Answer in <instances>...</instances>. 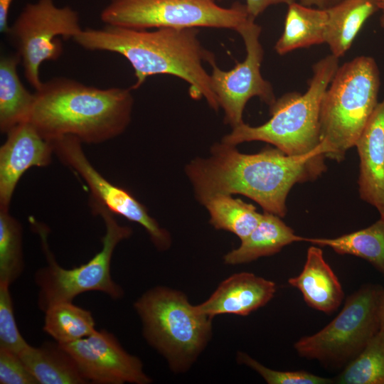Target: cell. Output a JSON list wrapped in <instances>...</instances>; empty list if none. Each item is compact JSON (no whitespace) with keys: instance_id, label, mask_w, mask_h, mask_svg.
<instances>
[{"instance_id":"83f0119b","label":"cell","mask_w":384,"mask_h":384,"mask_svg":"<svg viewBox=\"0 0 384 384\" xmlns=\"http://www.w3.org/2000/svg\"><path fill=\"white\" fill-rule=\"evenodd\" d=\"M9 286L0 283V348L19 355L29 344L18 329Z\"/></svg>"},{"instance_id":"d4e9b609","label":"cell","mask_w":384,"mask_h":384,"mask_svg":"<svg viewBox=\"0 0 384 384\" xmlns=\"http://www.w3.org/2000/svg\"><path fill=\"white\" fill-rule=\"evenodd\" d=\"M44 313L43 331L59 344L74 342L96 330L91 312L73 302L55 304Z\"/></svg>"},{"instance_id":"8fae6325","label":"cell","mask_w":384,"mask_h":384,"mask_svg":"<svg viewBox=\"0 0 384 384\" xmlns=\"http://www.w3.org/2000/svg\"><path fill=\"white\" fill-rule=\"evenodd\" d=\"M242 37L246 57L228 71L210 64L212 90L219 107L224 112V122L232 128L244 123L242 114L247 101L257 97L269 107L277 100L271 83L262 75L260 67L264 50L260 42L261 27L250 19L236 31Z\"/></svg>"},{"instance_id":"ac0fdd59","label":"cell","mask_w":384,"mask_h":384,"mask_svg":"<svg viewBox=\"0 0 384 384\" xmlns=\"http://www.w3.org/2000/svg\"><path fill=\"white\" fill-rule=\"evenodd\" d=\"M305 238L297 235L281 218L264 211L255 228L241 240L240 245L224 255L227 265L250 262L260 257L279 252L284 247Z\"/></svg>"},{"instance_id":"8992f818","label":"cell","mask_w":384,"mask_h":384,"mask_svg":"<svg viewBox=\"0 0 384 384\" xmlns=\"http://www.w3.org/2000/svg\"><path fill=\"white\" fill-rule=\"evenodd\" d=\"M148 343L175 373L187 371L208 345L212 320L181 291L157 286L134 304Z\"/></svg>"},{"instance_id":"4dcf8cb0","label":"cell","mask_w":384,"mask_h":384,"mask_svg":"<svg viewBox=\"0 0 384 384\" xmlns=\"http://www.w3.org/2000/svg\"><path fill=\"white\" fill-rule=\"evenodd\" d=\"M246 8L250 16L255 19L266 9L272 5L284 4L287 6L295 2V0H245Z\"/></svg>"},{"instance_id":"6da1fadb","label":"cell","mask_w":384,"mask_h":384,"mask_svg":"<svg viewBox=\"0 0 384 384\" xmlns=\"http://www.w3.org/2000/svg\"><path fill=\"white\" fill-rule=\"evenodd\" d=\"M324 149L291 156L276 147H266L247 154L221 142L211 146L208 157L192 159L185 171L201 204L215 194H241L264 211L283 218L292 188L316 180L326 169Z\"/></svg>"},{"instance_id":"1f68e13d","label":"cell","mask_w":384,"mask_h":384,"mask_svg":"<svg viewBox=\"0 0 384 384\" xmlns=\"http://www.w3.org/2000/svg\"><path fill=\"white\" fill-rule=\"evenodd\" d=\"M13 0H0V32L6 34L9 26L8 16Z\"/></svg>"},{"instance_id":"7c38bea8","label":"cell","mask_w":384,"mask_h":384,"mask_svg":"<svg viewBox=\"0 0 384 384\" xmlns=\"http://www.w3.org/2000/svg\"><path fill=\"white\" fill-rule=\"evenodd\" d=\"M51 142L54 154L59 160L87 184L90 192L89 200L103 206L113 214L141 225L159 250L169 249L171 242L169 232L159 225L146 208L128 191L112 184L97 171L87 158L79 139L65 135Z\"/></svg>"},{"instance_id":"e0dca14e","label":"cell","mask_w":384,"mask_h":384,"mask_svg":"<svg viewBox=\"0 0 384 384\" xmlns=\"http://www.w3.org/2000/svg\"><path fill=\"white\" fill-rule=\"evenodd\" d=\"M288 282L301 292L309 306L328 314L338 309L344 297L338 277L316 245L308 248L300 274L289 278Z\"/></svg>"},{"instance_id":"ba28073f","label":"cell","mask_w":384,"mask_h":384,"mask_svg":"<svg viewBox=\"0 0 384 384\" xmlns=\"http://www.w3.org/2000/svg\"><path fill=\"white\" fill-rule=\"evenodd\" d=\"M383 289L378 284H365L348 297L330 323L294 343L299 356L316 360L329 368H343L380 331L378 305Z\"/></svg>"},{"instance_id":"d6a6232c","label":"cell","mask_w":384,"mask_h":384,"mask_svg":"<svg viewBox=\"0 0 384 384\" xmlns=\"http://www.w3.org/2000/svg\"><path fill=\"white\" fill-rule=\"evenodd\" d=\"M342 0H300V3L307 6L320 9H327Z\"/></svg>"},{"instance_id":"484cf974","label":"cell","mask_w":384,"mask_h":384,"mask_svg":"<svg viewBox=\"0 0 384 384\" xmlns=\"http://www.w3.org/2000/svg\"><path fill=\"white\" fill-rule=\"evenodd\" d=\"M333 380L339 384H384V331L380 330Z\"/></svg>"},{"instance_id":"4316f807","label":"cell","mask_w":384,"mask_h":384,"mask_svg":"<svg viewBox=\"0 0 384 384\" xmlns=\"http://www.w3.org/2000/svg\"><path fill=\"white\" fill-rule=\"evenodd\" d=\"M23 267L21 225L9 210H0V283L11 285Z\"/></svg>"},{"instance_id":"7402d4cb","label":"cell","mask_w":384,"mask_h":384,"mask_svg":"<svg viewBox=\"0 0 384 384\" xmlns=\"http://www.w3.org/2000/svg\"><path fill=\"white\" fill-rule=\"evenodd\" d=\"M20 62L16 53L0 58V130L4 134L28 122L34 104V93L23 86L18 75Z\"/></svg>"},{"instance_id":"d6986e66","label":"cell","mask_w":384,"mask_h":384,"mask_svg":"<svg viewBox=\"0 0 384 384\" xmlns=\"http://www.w3.org/2000/svg\"><path fill=\"white\" fill-rule=\"evenodd\" d=\"M19 356L38 384L88 383L74 358L56 341L29 345Z\"/></svg>"},{"instance_id":"5b68a950","label":"cell","mask_w":384,"mask_h":384,"mask_svg":"<svg viewBox=\"0 0 384 384\" xmlns=\"http://www.w3.org/2000/svg\"><path fill=\"white\" fill-rule=\"evenodd\" d=\"M380 70L375 60L360 55L338 67L322 97L320 141L326 158L341 162L378 104Z\"/></svg>"},{"instance_id":"52a82bcc","label":"cell","mask_w":384,"mask_h":384,"mask_svg":"<svg viewBox=\"0 0 384 384\" xmlns=\"http://www.w3.org/2000/svg\"><path fill=\"white\" fill-rule=\"evenodd\" d=\"M89 205L95 215L102 217L105 233L102 238L100 251L80 266L71 269L61 267L49 249L47 228L35 223L47 260V265L35 274V282L39 289L37 304L43 312L55 304L73 302L75 297L87 292H100L114 299L124 295L122 288L112 277L111 261L117 245L129 238L132 230L119 224L113 213L103 206L91 200Z\"/></svg>"},{"instance_id":"9a60e30c","label":"cell","mask_w":384,"mask_h":384,"mask_svg":"<svg viewBox=\"0 0 384 384\" xmlns=\"http://www.w3.org/2000/svg\"><path fill=\"white\" fill-rule=\"evenodd\" d=\"M275 292L276 284L271 280L251 272L235 273L196 308L211 319L225 314L246 316L267 304Z\"/></svg>"},{"instance_id":"e575fe53","label":"cell","mask_w":384,"mask_h":384,"mask_svg":"<svg viewBox=\"0 0 384 384\" xmlns=\"http://www.w3.org/2000/svg\"><path fill=\"white\" fill-rule=\"evenodd\" d=\"M378 11H380V26L384 29V0H376Z\"/></svg>"},{"instance_id":"f546056e","label":"cell","mask_w":384,"mask_h":384,"mask_svg":"<svg viewBox=\"0 0 384 384\" xmlns=\"http://www.w3.org/2000/svg\"><path fill=\"white\" fill-rule=\"evenodd\" d=\"M1 384H38L17 353L0 348Z\"/></svg>"},{"instance_id":"603a6c76","label":"cell","mask_w":384,"mask_h":384,"mask_svg":"<svg viewBox=\"0 0 384 384\" xmlns=\"http://www.w3.org/2000/svg\"><path fill=\"white\" fill-rule=\"evenodd\" d=\"M312 245L331 247L340 255L363 258L384 275V218L371 225L334 238H306Z\"/></svg>"},{"instance_id":"ffe728a7","label":"cell","mask_w":384,"mask_h":384,"mask_svg":"<svg viewBox=\"0 0 384 384\" xmlns=\"http://www.w3.org/2000/svg\"><path fill=\"white\" fill-rule=\"evenodd\" d=\"M326 43L339 58L350 49L366 21L378 11L376 0H342L326 9Z\"/></svg>"},{"instance_id":"5bb4252c","label":"cell","mask_w":384,"mask_h":384,"mask_svg":"<svg viewBox=\"0 0 384 384\" xmlns=\"http://www.w3.org/2000/svg\"><path fill=\"white\" fill-rule=\"evenodd\" d=\"M0 147V210H9L17 183L33 166L49 165L54 154L51 141L46 139L28 121L6 133Z\"/></svg>"},{"instance_id":"30bf717a","label":"cell","mask_w":384,"mask_h":384,"mask_svg":"<svg viewBox=\"0 0 384 384\" xmlns=\"http://www.w3.org/2000/svg\"><path fill=\"white\" fill-rule=\"evenodd\" d=\"M82 31L79 14L70 6L59 7L53 0L25 6L6 35L20 57L25 78L36 90L43 83L41 65L58 60L63 53L58 37L73 39Z\"/></svg>"},{"instance_id":"277c9868","label":"cell","mask_w":384,"mask_h":384,"mask_svg":"<svg viewBox=\"0 0 384 384\" xmlns=\"http://www.w3.org/2000/svg\"><path fill=\"white\" fill-rule=\"evenodd\" d=\"M330 54L316 62L304 93L289 92L270 107L271 117L252 127L245 122L233 128L222 142L236 146L242 142H267L291 156H304L325 149L320 141L319 114L324 94L338 67Z\"/></svg>"},{"instance_id":"9c48e42d","label":"cell","mask_w":384,"mask_h":384,"mask_svg":"<svg viewBox=\"0 0 384 384\" xmlns=\"http://www.w3.org/2000/svg\"><path fill=\"white\" fill-rule=\"evenodd\" d=\"M100 18L106 25L139 30L208 27L235 31L253 19L245 4L235 2L225 8L215 0H110Z\"/></svg>"},{"instance_id":"cb8c5ba5","label":"cell","mask_w":384,"mask_h":384,"mask_svg":"<svg viewBox=\"0 0 384 384\" xmlns=\"http://www.w3.org/2000/svg\"><path fill=\"white\" fill-rule=\"evenodd\" d=\"M202 205L208 210L209 222L215 228L229 231L240 240L250 234L262 217L253 205L230 194L213 195Z\"/></svg>"},{"instance_id":"f1b7e54d","label":"cell","mask_w":384,"mask_h":384,"mask_svg":"<svg viewBox=\"0 0 384 384\" xmlns=\"http://www.w3.org/2000/svg\"><path fill=\"white\" fill-rule=\"evenodd\" d=\"M237 360L256 371L268 384H329L333 380L304 370L281 371L269 368L244 352H238Z\"/></svg>"},{"instance_id":"4fadbf2b","label":"cell","mask_w":384,"mask_h":384,"mask_svg":"<svg viewBox=\"0 0 384 384\" xmlns=\"http://www.w3.org/2000/svg\"><path fill=\"white\" fill-rule=\"evenodd\" d=\"M76 362L87 383L149 384L141 360L127 352L117 338L105 329L72 343L60 344Z\"/></svg>"},{"instance_id":"44dd1931","label":"cell","mask_w":384,"mask_h":384,"mask_svg":"<svg viewBox=\"0 0 384 384\" xmlns=\"http://www.w3.org/2000/svg\"><path fill=\"white\" fill-rule=\"evenodd\" d=\"M326 9L293 2L288 5L283 32L274 46L282 55L294 50L325 43Z\"/></svg>"},{"instance_id":"836d02e7","label":"cell","mask_w":384,"mask_h":384,"mask_svg":"<svg viewBox=\"0 0 384 384\" xmlns=\"http://www.w3.org/2000/svg\"><path fill=\"white\" fill-rule=\"evenodd\" d=\"M378 317L380 323V330L384 331V288L382 290L379 300Z\"/></svg>"},{"instance_id":"2e32d148","label":"cell","mask_w":384,"mask_h":384,"mask_svg":"<svg viewBox=\"0 0 384 384\" xmlns=\"http://www.w3.org/2000/svg\"><path fill=\"white\" fill-rule=\"evenodd\" d=\"M355 146L360 158V197L384 218V99L378 102Z\"/></svg>"},{"instance_id":"3957f363","label":"cell","mask_w":384,"mask_h":384,"mask_svg":"<svg viewBox=\"0 0 384 384\" xmlns=\"http://www.w3.org/2000/svg\"><path fill=\"white\" fill-rule=\"evenodd\" d=\"M131 88H99L65 77L42 83L28 119L47 140L72 135L98 144L121 134L131 121Z\"/></svg>"},{"instance_id":"7a4b0ae2","label":"cell","mask_w":384,"mask_h":384,"mask_svg":"<svg viewBox=\"0 0 384 384\" xmlns=\"http://www.w3.org/2000/svg\"><path fill=\"white\" fill-rule=\"evenodd\" d=\"M198 28H160L153 31L106 25L102 28H87L73 40L88 50L118 53L131 64L137 81L131 87H139L151 75L166 74L178 77L189 84L190 96L204 97L218 111L219 105L212 90L210 75L203 63L215 62L213 53L203 46Z\"/></svg>"}]
</instances>
